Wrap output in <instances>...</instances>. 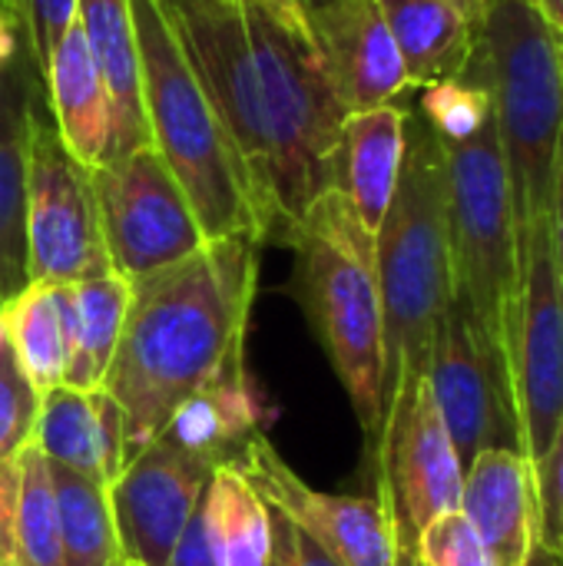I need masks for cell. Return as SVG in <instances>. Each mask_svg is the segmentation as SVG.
Wrapping results in <instances>:
<instances>
[{
    "mask_svg": "<svg viewBox=\"0 0 563 566\" xmlns=\"http://www.w3.org/2000/svg\"><path fill=\"white\" fill-rule=\"evenodd\" d=\"M229 139L265 226L282 239L338 176L348 106L312 33L246 0H159Z\"/></svg>",
    "mask_w": 563,
    "mask_h": 566,
    "instance_id": "6da1fadb",
    "label": "cell"
},
{
    "mask_svg": "<svg viewBox=\"0 0 563 566\" xmlns=\"http://www.w3.org/2000/svg\"><path fill=\"white\" fill-rule=\"evenodd\" d=\"M269 517H272V557H269V566H338L312 537H305L282 514L269 511Z\"/></svg>",
    "mask_w": 563,
    "mask_h": 566,
    "instance_id": "836d02e7",
    "label": "cell"
},
{
    "mask_svg": "<svg viewBox=\"0 0 563 566\" xmlns=\"http://www.w3.org/2000/svg\"><path fill=\"white\" fill-rule=\"evenodd\" d=\"M110 272L90 169L60 143L53 116L30 99L27 139V279L80 282Z\"/></svg>",
    "mask_w": 563,
    "mask_h": 566,
    "instance_id": "30bf717a",
    "label": "cell"
},
{
    "mask_svg": "<svg viewBox=\"0 0 563 566\" xmlns=\"http://www.w3.org/2000/svg\"><path fill=\"white\" fill-rule=\"evenodd\" d=\"M206 517L216 566H269L272 517L256 488L232 468L216 464L206 488Z\"/></svg>",
    "mask_w": 563,
    "mask_h": 566,
    "instance_id": "d4e9b609",
    "label": "cell"
},
{
    "mask_svg": "<svg viewBox=\"0 0 563 566\" xmlns=\"http://www.w3.org/2000/svg\"><path fill=\"white\" fill-rule=\"evenodd\" d=\"M494 566H524L538 541L534 474L521 451L491 448L465 468L461 507Z\"/></svg>",
    "mask_w": 563,
    "mask_h": 566,
    "instance_id": "2e32d148",
    "label": "cell"
},
{
    "mask_svg": "<svg viewBox=\"0 0 563 566\" xmlns=\"http://www.w3.org/2000/svg\"><path fill=\"white\" fill-rule=\"evenodd\" d=\"M17 566H63L50 464L30 441L17 451Z\"/></svg>",
    "mask_w": 563,
    "mask_h": 566,
    "instance_id": "83f0119b",
    "label": "cell"
},
{
    "mask_svg": "<svg viewBox=\"0 0 563 566\" xmlns=\"http://www.w3.org/2000/svg\"><path fill=\"white\" fill-rule=\"evenodd\" d=\"M30 60L17 56L0 70V305L27 289V139H30V99L37 93L30 80ZM40 76V73H37Z\"/></svg>",
    "mask_w": 563,
    "mask_h": 566,
    "instance_id": "ffe728a7",
    "label": "cell"
},
{
    "mask_svg": "<svg viewBox=\"0 0 563 566\" xmlns=\"http://www.w3.org/2000/svg\"><path fill=\"white\" fill-rule=\"evenodd\" d=\"M445 153L455 298L508 368L521 305V226L494 119Z\"/></svg>",
    "mask_w": 563,
    "mask_h": 566,
    "instance_id": "52a82bcc",
    "label": "cell"
},
{
    "mask_svg": "<svg viewBox=\"0 0 563 566\" xmlns=\"http://www.w3.org/2000/svg\"><path fill=\"white\" fill-rule=\"evenodd\" d=\"M534 497H538V541L563 564V428L548 468L534 481Z\"/></svg>",
    "mask_w": 563,
    "mask_h": 566,
    "instance_id": "d6a6232c",
    "label": "cell"
},
{
    "mask_svg": "<svg viewBox=\"0 0 563 566\" xmlns=\"http://www.w3.org/2000/svg\"><path fill=\"white\" fill-rule=\"evenodd\" d=\"M110 269L139 282L192 255L206 235L176 176L153 146L90 169Z\"/></svg>",
    "mask_w": 563,
    "mask_h": 566,
    "instance_id": "9c48e42d",
    "label": "cell"
},
{
    "mask_svg": "<svg viewBox=\"0 0 563 566\" xmlns=\"http://www.w3.org/2000/svg\"><path fill=\"white\" fill-rule=\"evenodd\" d=\"M0 566H17V458L0 461Z\"/></svg>",
    "mask_w": 563,
    "mask_h": 566,
    "instance_id": "d590c367",
    "label": "cell"
},
{
    "mask_svg": "<svg viewBox=\"0 0 563 566\" xmlns=\"http://www.w3.org/2000/svg\"><path fill=\"white\" fill-rule=\"evenodd\" d=\"M531 3L541 10V17L548 20V27L563 40V0H531Z\"/></svg>",
    "mask_w": 563,
    "mask_h": 566,
    "instance_id": "ab89813d",
    "label": "cell"
},
{
    "mask_svg": "<svg viewBox=\"0 0 563 566\" xmlns=\"http://www.w3.org/2000/svg\"><path fill=\"white\" fill-rule=\"evenodd\" d=\"M17 17H20V0H17Z\"/></svg>",
    "mask_w": 563,
    "mask_h": 566,
    "instance_id": "bcb514c9",
    "label": "cell"
},
{
    "mask_svg": "<svg viewBox=\"0 0 563 566\" xmlns=\"http://www.w3.org/2000/svg\"><path fill=\"white\" fill-rule=\"evenodd\" d=\"M262 405L259 395L242 371L226 375L212 388L199 391L189 398L163 428L173 441H179L186 451L212 461V464H229L239 448L256 434Z\"/></svg>",
    "mask_w": 563,
    "mask_h": 566,
    "instance_id": "603a6c76",
    "label": "cell"
},
{
    "mask_svg": "<svg viewBox=\"0 0 563 566\" xmlns=\"http://www.w3.org/2000/svg\"><path fill=\"white\" fill-rule=\"evenodd\" d=\"M385 312V398L428 375L431 345L455 302L448 239V153L435 129L408 109L405 159L392 206L375 232Z\"/></svg>",
    "mask_w": 563,
    "mask_h": 566,
    "instance_id": "3957f363",
    "label": "cell"
},
{
    "mask_svg": "<svg viewBox=\"0 0 563 566\" xmlns=\"http://www.w3.org/2000/svg\"><path fill=\"white\" fill-rule=\"evenodd\" d=\"M411 566H418V564H415V560H411Z\"/></svg>",
    "mask_w": 563,
    "mask_h": 566,
    "instance_id": "7dc6e473",
    "label": "cell"
},
{
    "mask_svg": "<svg viewBox=\"0 0 563 566\" xmlns=\"http://www.w3.org/2000/svg\"><path fill=\"white\" fill-rule=\"evenodd\" d=\"M561 566H563V564H561Z\"/></svg>",
    "mask_w": 563,
    "mask_h": 566,
    "instance_id": "681fc988",
    "label": "cell"
},
{
    "mask_svg": "<svg viewBox=\"0 0 563 566\" xmlns=\"http://www.w3.org/2000/svg\"><path fill=\"white\" fill-rule=\"evenodd\" d=\"M169 566H216V554H212V541H209V517H206V497L199 501L196 514L189 517Z\"/></svg>",
    "mask_w": 563,
    "mask_h": 566,
    "instance_id": "e575fe53",
    "label": "cell"
},
{
    "mask_svg": "<svg viewBox=\"0 0 563 566\" xmlns=\"http://www.w3.org/2000/svg\"><path fill=\"white\" fill-rule=\"evenodd\" d=\"M229 464L256 488L269 511L295 524L338 566H402L411 557L378 494L355 497L309 488L259 431Z\"/></svg>",
    "mask_w": 563,
    "mask_h": 566,
    "instance_id": "7c38bea8",
    "label": "cell"
},
{
    "mask_svg": "<svg viewBox=\"0 0 563 566\" xmlns=\"http://www.w3.org/2000/svg\"><path fill=\"white\" fill-rule=\"evenodd\" d=\"M17 17L0 10V70H7L17 56H20V43H17Z\"/></svg>",
    "mask_w": 563,
    "mask_h": 566,
    "instance_id": "f35d334b",
    "label": "cell"
},
{
    "mask_svg": "<svg viewBox=\"0 0 563 566\" xmlns=\"http://www.w3.org/2000/svg\"><path fill=\"white\" fill-rule=\"evenodd\" d=\"M551 245H554V262H557V275L563 285V143L557 176H554V202H551Z\"/></svg>",
    "mask_w": 563,
    "mask_h": 566,
    "instance_id": "74e56055",
    "label": "cell"
},
{
    "mask_svg": "<svg viewBox=\"0 0 563 566\" xmlns=\"http://www.w3.org/2000/svg\"><path fill=\"white\" fill-rule=\"evenodd\" d=\"M285 242L299 259L295 292L302 312L375 448L385 418V312L375 235L342 189H329L305 209Z\"/></svg>",
    "mask_w": 563,
    "mask_h": 566,
    "instance_id": "277c9868",
    "label": "cell"
},
{
    "mask_svg": "<svg viewBox=\"0 0 563 566\" xmlns=\"http://www.w3.org/2000/svg\"><path fill=\"white\" fill-rule=\"evenodd\" d=\"M378 497L385 501L402 544L411 551L421 527L461 507L465 468L435 405L428 375L402 381L385 398L375 441Z\"/></svg>",
    "mask_w": 563,
    "mask_h": 566,
    "instance_id": "8fae6325",
    "label": "cell"
},
{
    "mask_svg": "<svg viewBox=\"0 0 563 566\" xmlns=\"http://www.w3.org/2000/svg\"><path fill=\"white\" fill-rule=\"evenodd\" d=\"M50 481L60 511L63 566H113L123 560L106 484L60 464H50Z\"/></svg>",
    "mask_w": 563,
    "mask_h": 566,
    "instance_id": "484cf974",
    "label": "cell"
},
{
    "mask_svg": "<svg viewBox=\"0 0 563 566\" xmlns=\"http://www.w3.org/2000/svg\"><path fill=\"white\" fill-rule=\"evenodd\" d=\"M43 86L50 99V116L63 149L83 166L100 169L116 156L113 146V106L106 86L93 66L80 23H73L63 40L56 43L46 70Z\"/></svg>",
    "mask_w": 563,
    "mask_h": 566,
    "instance_id": "ac0fdd59",
    "label": "cell"
},
{
    "mask_svg": "<svg viewBox=\"0 0 563 566\" xmlns=\"http://www.w3.org/2000/svg\"><path fill=\"white\" fill-rule=\"evenodd\" d=\"M508 381L521 454L538 481L563 428V285L551 245V216L521 235V305Z\"/></svg>",
    "mask_w": 563,
    "mask_h": 566,
    "instance_id": "ba28073f",
    "label": "cell"
},
{
    "mask_svg": "<svg viewBox=\"0 0 563 566\" xmlns=\"http://www.w3.org/2000/svg\"><path fill=\"white\" fill-rule=\"evenodd\" d=\"M312 30L348 113L395 103L408 90V73L378 0H332L312 17Z\"/></svg>",
    "mask_w": 563,
    "mask_h": 566,
    "instance_id": "9a60e30c",
    "label": "cell"
},
{
    "mask_svg": "<svg viewBox=\"0 0 563 566\" xmlns=\"http://www.w3.org/2000/svg\"><path fill=\"white\" fill-rule=\"evenodd\" d=\"M73 23H76V0H20V27L27 30L30 56L40 80L56 43Z\"/></svg>",
    "mask_w": 563,
    "mask_h": 566,
    "instance_id": "1f68e13d",
    "label": "cell"
},
{
    "mask_svg": "<svg viewBox=\"0 0 563 566\" xmlns=\"http://www.w3.org/2000/svg\"><path fill=\"white\" fill-rule=\"evenodd\" d=\"M30 444L50 464H60V468H70V471L103 481L100 431H96L90 391H80L70 385H53V388L40 391Z\"/></svg>",
    "mask_w": 563,
    "mask_h": 566,
    "instance_id": "4316f807",
    "label": "cell"
},
{
    "mask_svg": "<svg viewBox=\"0 0 563 566\" xmlns=\"http://www.w3.org/2000/svg\"><path fill=\"white\" fill-rule=\"evenodd\" d=\"M129 566H133V564H129Z\"/></svg>",
    "mask_w": 563,
    "mask_h": 566,
    "instance_id": "c3c4849f",
    "label": "cell"
},
{
    "mask_svg": "<svg viewBox=\"0 0 563 566\" xmlns=\"http://www.w3.org/2000/svg\"><path fill=\"white\" fill-rule=\"evenodd\" d=\"M418 116L435 129L445 146H455L475 139L494 119V103L481 80L461 73L425 86L418 99Z\"/></svg>",
    "mask_w": 563,
    "mask_h": 566,
    "instance_id": "f1b7e54d",
    "label": "cell"
},
{
    "mask_svg": "<svg viewBox=\"0 0 563 566\" xmlns=\"http://www.w3.org/2000/svg\"><path fill=\"white\" fill-rule=\"evenodd\" d=\"M411 560L418 566H494L478 531L461 511L435 517L415 537Z\"/></svg>",
    "mask_w": 563,
    "mask_h": 566,
    "instance_id": "f546056e",
    "label": "cell"
},
{
    "mask_svg": "<svg viewBox=\"0 0 563 566\" xmlns=\"http://www.w3.org/2000/svg\"><path fill=\"white\" fill-rule=\"evenodd\" d=\"M129 7L139 40L149 143L189 199L206 242L229 235L265 242L249 169L186 60L159 0H129Z\"/></svg>",
    "mask_w": 563,
    "mask_h": 566,
    "instance_id": "5b68a950",
    "label": "cell"
},
{
    "mask_svg": "<svg viewBox=\"0 0 563 566\" xmlns=\"http://www.w3.org/2000/svg\"><path fill=\"white\" fill-rule=\"evenodd\" d=\"M402 566H411V557H408V560H405V564H402Z\"/></svg>",
    "mask_w": 563,
    "mask_h": 566,
    "instance_id": "f6af8a7d",
    "label": "cell"
},
{
    "mask_svg": "<svg viewBox=\"0 0 563 566\" xmlns=\"http://www.w3.org/2000/svg\"><path fill=\"white\" fill-rule=\"evenodd\" d=\"M129 295L133 285L113 269L80 282H56V298L63 308L66 342H70L63 385L80 391L103 388V378L110 371V361L123 335Z\"/></svg>",
    "mask_w": 563,
    "mask_h": 566,
    "instance_id": "7402d4cb",
    "label": "cell"
},
{
    "mask_svg": "<svg viewBox=\"0 0 563 566\" xmlns=\"http://www.w3.org/2000/svg\"><path fill=\"white\" fill-rule=\"evenodd\" d=\"M329 3H332V0H302V7H305V13H309V20H312V17H315L319 10H325Z\"/></svg>",
    "mask_w": 563,
    "mask_h": 566,
    "instance_id": "b9f144b4",
    "label": "cell"
},
{
    "mask_svg": "<svg viewBox=\"0 0 563 566\" xmlns=\"http://www.w3.org/2000/svg\"><path fill=\"white\" fill-rule=\"evenodd\" d=\"M494 103L521 235L551 216L563 143V40L531 0H491L484 40L465 70Z\"/></svg>",
    "mask_w": 563,
    "mask_h": 566,
    "instance_id": "8992f818",
    "label": "cell"
},
{
    "mask_svg": "<svg viewBox=\"0 0 563 566\" xmlns=\"http://www.w3.org/2000/svg\"><path fill=\"white\" fill-rule=\"evenodd\" d=\"M259 245L252 235L212 239L183 262L129 282V312L103 378L123 411L126 461L159 438L189 398L246 368Z\"/></svg>",
    "mask_w": 563,
    "mask_h": 566,
    "instance_id": "7a4b0ae2",
    "label": "cell"
},
{
    "mask_svg": "<svg viewBox=\"0 0 563 566\" xmlns=\"http://www.w3.org/2000/svg\"><path fill=\"white\" fill-rule=\"evenodd\" d=\"M0 325L17 368L37 391L66 381L70 342L53 282H27L0 305Z\"/></svg>",
    "mask_w": 563,
    "mask_h": 566,
    "instance_id": "cb8c5ba5",
    "label": "cell"
},
{
    "mask_svg": "<svg viewBox=\"0 0 563 566\" xmlns=\"http://www.w3.org/2000/svg\"><path fill=\"white\" fill-rule=\"evenodd\" d=\"M40 391L23 378L10 348H0V461L17 458V451L30 441L37 418Z\"/></svg>",
    "mask_w": 563,
    "mask_h": 566,
    "instance_id": "4dcf8cb0",
    "label": "cell"
},
{
    "mask_svg": "<svg viewBox=\"0 0 563 566\" xmlns=\"http://www.w3.org/2000/svg\"><path fill=\"white\" fill-rule=\"evenodd\" d=\"M113 566H129V564H126V560H116V564H113Z\"/></svg>",
    "mask_w": 563,
    "mask_h": 566,
    "instance_id": "ee69618b",
    "label": "cell"
},
{
    "mask_svg": "<svg viewBox=\"0 0 563 566\" xmlns=\"http://www.w3.org/2000/svg\"><path fill=\"white\" fill-rule=\"evenodd\" d=\"M524 566H561V560H557L544 544H534L531 554H528V560H524Z\"/></svg>",
    "mask_w": 563,
    "mask_h": 566,
    "instance_id": "60d3db41",
    "label": "cell"
},
{
    "mask_svg": "<svg viewBox=\"0 0 563 566\" xmlns=\"http://www.w3.org/2000/svg\"><path fill=\"white\" fill-rule=\"evenodd\" d=\"M212 468V461L186 451L169 434L153 438L126 461L106 488L126 564L169 566L189 517L206 497Z\"/></svg>",
    "mask_w": 563,
    "mask_h": 566,
    "instance_id": "5bb4252c",
    "label": "cell"
},
{
    "mask_svg": "<svg viewBox=\"0 0 563 566\" xmlns=\"http://www.w3.org/2000/svg\"><path fill=\"white\" fill-rule=\"evenodd\" d=\"M405 119L408 106L385 103L375 109L348 113L342 126L335 189H342L372 235L378 232L398 186L405 159Z\"/></svg>",
    "mask_w": 563,
    "mask_h": 566,
    "instance_id": "44dd1931",
    "label": "cell"
},
{
    "mask_svg": "<svg viewBox=\"0 0 563 566\" xmlns=\"http://www.w3.org/2000/svg\"><path fill=\"white\" fill-rule=\"evenodd\" d=\"M0 10H7V13L17 17V0H0ZM17 23H20V17H17Z\"/></svg>",
    "mask_w": 563,
    "mask_h": 566,
    "instance_id": "7bdbcfd3",
    "label": "cell"
},
{
    "mask_svg": "<svg viewBox=\"0 0 563 566\" xmlns=\"http://www.w3.org/2000/svg\"><path fill=\"white\" fill-rule=\"evenodd\" d=\"M398 43L408 86L461 76L475 60L491 0H378Z\"/></svg>",
    "mask_w": 563,
    "mask_h": 566,
    "instance_id": "e0dca14e",
    "label": "cell"
},
{
    "mask_svg": "<svg viewBox=\"0 0 563 566\" xmlns=\"http://www.w3.org/2000/svg\"><path fill=\"white\" fill-rule=\"evenodd\" d=\"M246 3L259 7L262 13H269L272 20H279L282 27H289V30H295V33H312V36H315L312 20H309L302 0H246Z\"/></svg>",
    "mask_w": 563,
    "mask_h": 566,
    "instance_id": "8d00e7d4",
    "label": "cell"
},
{
    "mask_svg": "<svg viewBox=\"0 0 563 566\" xmlns=\"http://www.w3.org/2000/svg\"><path fill=\"white\" fill-rule=\"evenodd\" d=\"M428 385L461 468L491 448L521 451L508 368L458 298L438 325L428 358Z\"/></svg>",
    "mask_w": 563,
    "mask_h": 566,
    "instance_id": "4fadbf2b",
    "label": "cell"
},
{
    "mask_svg": "<svg viewBox=\"0 0 563 566\" xmlns=\"http://www.w3.org/2000/svg\"><path fill=\"white\" fill-rule=\"evenodd\" d=\"M76 23L113 106L116 156L153 146L143 109V63L129 0H76Z\"/></svg>",
    "mask_w": 563,
    "mask_h": 566,
    "instance_id": "d6986e66",
    "label": "cell"
}]
</instances>
